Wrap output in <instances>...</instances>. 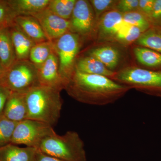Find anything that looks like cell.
<instances>
[{
	"label": "cell",
	"instance_id": "d6986e66",
	"mask_svg": "<svg viewBox=\"0 0 161 161\" xmlns=\"http://www.w3.org/2000/svg\"><path fill=\"white\" fill-rule=\"evenodd\" d=\"M89 56L99 60L112 71L117 67L120 60L119 52L115 47L110 46L94 48L89 52Z\"/></svg>",
	"mask_w": 161,
	"mask_h": 161
},
{
	"label": "cell",
	"instance_id": "d4e9b609",
	"mask_svg": "<svg viewBox=\"0 0 161 161\" xmlns=\"http://www.w3.org/2000/svg\"><path fill=\"white\" fill-rule=\"evenodd\" d=\"M123 19L125 23L138 27L142 33L150 28V21L138 11L123 14Z\"/></svg>",
	"mask_w": 161,
	"mask_h": 161
},
{
	"label": "cell",
	"instance_id": "2e32d148",
	"mask_svg": "<svg viewBox=\"0 0 161 161\" xmlns=\"http://www.w3.org/2000/svg\"><path fill=\"white\" fill-rule=\"evenodd\" d=\"M9 27L0 28V63L5 71L17 60Z\"/></svg>",
	"mask_w": 161,
	"mask_h": 161
},
{
	"label": "cell",
	"instance_id": "603a6c76",
	"mask_svg": "<svg viewBox=\"0 0 161 161\" xmlns=\"http://www.w3.org/2000/svg\"><path fill=\"white\" fill-rule=\"evenodd\" d=\"M76 2V0H50L47 8L59 17L70 20Z\"/></svg>",
	"mask_w": 161,
	"mask_h": 161
},
{
	"label": "cell",
	"instance_id": "ac0fdd59",
	"mask_svg": "<svg viewBox=\"0 0 161 161\" xmlns=\"http://www.w3.org/2000/svg\"><path fill=\"white\" fill-rule=\"evenodd\" d=\"M75 69L85 74L101 75L111 79L115 74V72L107 68L99 60L89 56L79 59L75 63Z\"/></svg>",
	"mask_w": 161,
	"mask_h": 161
},
{
	"label": "cell",
	"instance_id": "8992f818",
	"mask_svg": "<svg viewBox=\"0 0 161 161\" xmlns=\"http://www.w3.org/2000/svg\"><path fill=\"white\" fill-rule=\"evenodd\" d=\"M52 42L59 60V73L68 83L75 70V58L80 48L79 36L69 32Z\"/></svg>",
	"mask_w": 161,
	"mask_h": 161
},
{
	"label": "cell",
	"instance_id": "4dcf8cb0",
	"mask_svg": "<svg viewBox=\"0 0 161 161\" xmlns=\"http://www.w3.org/2000/svg\"><path fill=\"white\" fill-rule=\"evenodd\" d=\"M155 0H140L139 1L138 11L142 14L148 20L152 14Z\"/></svg>",
	"mask_w": 161,
	"mask_h": 161
},
{
	"label": "cell",
	"instance_id": "9c48e42d",
	"mask_svg": "<svg viewBox=\"0 0 161 161\" xmlns=\"http://www.w3.org/2000/svg\"><path fill=\"white\" fill-rule=\"evenodd\" d=\"M38 20L50 41H53L71 30L70 20L59 17L47 7L32 15Z\"/></svg>",
	"mask_w": 161,
	"mask_h": 161
},
{
	"label": "cell",
	"instance_id": "6da1fadb",
	"mask_svg": "<svg viewBox=\"0 0 161 161\" xmlns=\"http://www.w3.org/2000/svg\"><path fill=\"white\" fill-rule=\"evenodd\" d=\"M65 90L81 103L105 106L114 103L130 89L105 76L85 74L75 69Z\"/></svg>",
	"mask_w": 161,
	"mask_h": 161
},
{
	"label": "cell",
	"instance_id": "9a60e30c",
	"mask_svg": "<svg viewBox=\"0 0 161 161\" xmlns=\"http://www.w3.org/2000/svg\"><path fill=\"white\" fill-rule=\"evenodd\" d=\"M37 149L10 143L0 147V161H35Z\"/></svg>",
	"mask_w": 161,
	"mask_h": 161
},
{
	"label": "cell",
	"instance_id": "7a4b0ae2",
	"mask_svg": "<svg viewBox=\"0 0 161 161\" xmlns=\"http://www.w3.org/2000/svg\"><path fill=\"white\" fill-rule=\"evenodd\" d=\"M60 92L48 87L39 85L25 94L27 117L53 126L60 117L62 106Z\"/></svg>",
	"mask_w": 161,
	"mask_h": 161
},
{
	"label": "cell",
	"instance_id": "4fadbf2b",
	"mask_svg": "<svg viewBox=\"0 0 161 161\" xmlns=\"http://www.w3.org/2000/svg\"><path fill=\"white\" fill-rule=\"evenodd\" d=\"M9 28L17 60H28L31 50L36 43L16 23Z\"/></svg>",
	"mask_w": 161,
	"mask_h": 161
},
{
	"label": "cell",
	"instance_id": "8fae6325",
	"mask_svg": "<svg viewBox=\"0 0 161 161\" xmlns=\"http://www.w3.org/2000/svg\"><path fill=\"white\" fill-rule=\"evenodd\" d=\"M124 23L122 14L116 9H112L103 14L99 18L98 23L99 40H108L115 38Z\"/></svg>",
	"mask_w": 161,
	"mask_h": 161
},
{
	"label": "cell",
	"instance_id": "e0dca14e",
	"mask_svg": "<svg viewBox=\"0 0 161 161\" xmlns=\"http://www.w3.org/2000/svg\"><path fill=\"white\" fill-rule=\"evenodd\" d=\"M15 17L32 15L46 9L50 0H9L6 1Z\"/></svg>",
	"mask_w": 161,
	"mask_h": 161
},
{
	"label": "cell",
	"instance_id": "83f0119b",
	"mask_svg": "<svg viewBox=\"0 0 161 161\" xmlns=\"http://www.w3.org/2000/svg\"><path fill=\"white\" fill-rule=\"evenodd\" d=\"M15 17L6 1H0V28L10 27Z\"/></svg>",
	"mask_w": 161,
	"mask_h": 161
},
{
	"label": "cell",
	"instance_id": "d6a6232c",
	"mask_svg": "<svg viewBox=\"0 0 161 161\" xmlns=\"http://www.w3.org/2000/svg\"><path fill=\"white\" fill-rule=\"evenodd\" d=\"M35 161H65L44 154L37 150Z\"/></svg>",
	"mask_w": 161,
	"mask_h": 161
},
{
	"label": "cell",
	"instance_id": "f1b7e54d",
	"mask_svg": "<svg viewBox=\"0 0 161 161\" xmlns=\"http://www.w3.org/2000/svg\"><path fill=\"white\" fill-rule=\"evenodd\" d=\"M139 0H120L118 1L115 8L121 13L138 11Z\"/></svg>",
	"mask_w": 161,
	"mask_h": 161
},
{
	"label": "cell",
	"instance_id": "5b68a950",
	"mask_svg": "<svg viewBox=\"0 0 161 161\" xmlns=\"http://www.w3.org/2000/svg\"><path fill=\"white\" fill-rule=\"evenodd\" d=\"M112 79L130 89L161 96V71L129 67L115 73Z\"/></svg>",
	"mask_w": 161,
	"mask_h": 161
},
{
	"label": "cell",
	"instance_id": "3957f363",
	"mask_svg": "<svg viewBox=\"0 0 161 161\" xmlns=\"http://www.w3.org/2000/svg\"><path fill=\"white\" fill-rule=\"evenodd\" d=\"M37 150L64 161H87L83 142L75 131L61 136L53 132L41 141Z\"/></svg>",
	"mask_w": 161,
	"mask_h": 161
},
{
	"label": "cell",
	"instance_id": "7c38bea8",
	"mask_svg": "<svg viewBox=\"0 0 161 161\" xmlns=\"http://www.w3.org/2000/svg\"><path fill=\"white\" fill-rule=\"evenodd\" d=\"M27 113L25 94L11 92L6 101L4 116L9 120L18 123L26 119Z\"/></svg>",
	"mask_w": 161,
	"mask_h": 161
},
{
	"label": "cell",
	"instance_id": "44dd1931",
	"mask_svg": "<svg viewBox=\"0 0 161 161\" xmlns=\"http://www.w3.org/2000/svg\"><path fill=\"white\" fill-rule=\"evenodd\" d=\"M136 42L141 47L161 53V30L157 27H150L142 33Z\"/></svg>",
	"mask_w": 161,
	"mask_h": 161
},
{
	"label": "cell",
	"instance_id": "ffe728a7",
	"mask_svg": "<svg viewBox=\"0 0 161 161\" xmlns=\"http://www.w3.org/2000/svg\"><path fill=\"white\" fill-rule=\"evenodd\" d=\"M54 51L52 41H47L37 43L31 50L30 61L39 69Z\"/></svg>",
	"mask_w": 161,
	"mask_h": 161
},
{
	"label": "cell",
	"instance_id": "277c9868",
	"mask_svg": "<svg viewBox=\"0 0 161 161\" xmlns=\"http://www.w3.org/2000/svg\"><path fill=\"white\" fill-rule=\"evenodd\" d=\"M0 84L11 92L25 94L39 85L38 69L27 60H16L4 72Z\"/></svg>",
	"mask_w": 161,
	"mask_h": 161
},
{
	"label": "cell",
	"instance_id": "30bf717a",
	"mask_svg": "<svg viewBox=\"0 0 161 161\" xmlns=\"http://www.w3.org/2000/svg\"><path fill=\"white\" fill-rule=\"evenodd\" d=\"M38 79L40 85L61 92L65 89L67 82L59 71V60L54 51L38 69Z\"/></svg>",
	"mask_w": 161,
	"mask_h": 161
},
{
	"label": "cell",
	"instance_id": "5bb4252c",
	"mask_svg": "<svg viewBox=\"0 0 161 161\" xmlns=\"http://www.w3.org/2000/svg\"><path fill=\"white\" fill-rule=\"evenodd\" d=\"M14 22L36 44L49 41L37 20L31 15L18 16Z\"/></svg>",
	"mask_w": 161,
	"mask_h": 161
},
{
	"label": "cell",
	"instance_id": "836d02e7",
	"mask_svg": "<svg viewBox=\"0 0 161 161\" xmlns=\"http://www.w3.org/2000/svg\"><path fill=\"white\" fill-rule=\"evenodd\" d=\"M4 72H5V70H4V69H3V67H2L1 63H0V78H2L3 74H4Z\"/></svg>",
	"mask_w": 161,
	"mask_h": 161
},
{
	"label": "cell",
	"instance_id": "f546056e",
	"mask_svg": "<svg viewBox=\"0 0 161 161\" xmlns=\"http://www.w3.org/2000/svg\"><path fill=\"white\" fill-rule=\"evenodd\" d=\"M149 21L155 26H161V0H155Z\"/></svg>",
	"mask_w": 161,
	"mask_h": 161
},
{
	"label": "cell",
	"instance_id": "1f68e13d",
	"mask_svg": "<svg viewBox=\"0 0 161 161\" xmlns=\"http://www.w3.org/2000/svg\"><path fill=\"white\" fill-rule=\"evenodd\" d=\"M11 92L0 84V118L4 116L6 101Z\"/></svg>",
	"mask_w": 161,
	"mask_h": 161
},
{
	"label": "cell",
	"instance_id": "7402d4cb",
	"mask_svg": "<svg viewBox=\"0 0 161 161\" xmlns=\"http://www.w3.org/2000/svg\"><path fill=\"white\" fill-rule=\"evenodd\" d=\"M134 53L137 61L142 65L150 68L161 66V53L143 47H136Z\"/></svg>",
	"mask_w": 161,
	"mask_h": 161
},
{
	"label": "cell",
	"instance_id": "4316f807",
	"mask_svg": "<svg viewBox=\"0 0 161 161\" xmlns=\"http://www.w3.org/2000/svg\"><path fill=\"white\" fill-rule=\"evenodd\" d=\"M94 9L96 20L99 19L103 14L115 7L118 1L113 0H91L89 1Z\"/></svg>",
	"mask_w": 161,
	"mask_h": 161
},
{
	"label": "cell",
	"instance_id": "ba28073f",
	"mask_svg": "<svg viewBox=\"0 0 161 161\" xmlns=\"http://www.w3.org/2000/svg\"><path fill=\"white\" fill-rule=\"evenodd\" d=\"M70 19V31L72 32L84 36L91 34L95 26L96 19L89 1H77Z\"/></svg>",
	"mask_w": 161,
	"mask_h": 161
},
{
	"label": "cell",
	"instance_id": "cb8c5ba5",
	"mask_svg": "<svg viewBox=\"0 0 161 161\" xmlns=\"http://www.w3.org/2000/svg\"><path fill=\"white\" fill-rule=\"evenodd\" d=\"M142 33V32L138 27L129 25L124 22L115 38L122 43L129 44L136 41Z\"/></svg>",
	"mask_w": 161,
	"mask_h": 161
},
{
	"label": "cell",
	"instance_id": "484cf974",
	"mask_svg": "<svg viewBox=\"0 0 161 161\" xmlns=\"http://www.w3.org/2000/svg\"><path fill=\"white\" fill-rule=\"evenodd\" d=\"M17 124V123L9 120L4 116L0 118V147L11 143Z\"/></svg>",
	"mask_w": 161,
	"mask_h": 161
},
{
	"label": "cell",
	"instance_id": "52a82bcc",
	"mask_svg": "<svg viewBox=\"0 0 161 161\" xmlns=\"http://www.w3.org/2000/svg\"><path fill=\"white\" fill-rule=\"evenodd\" d=\"M53 126L33 119H25L17 123L10 143L25 145L38 149L41 141L54 132Z\"/></svg>",
	"mask_w": 161,
	"mask_h": 161
}]
</instances>
